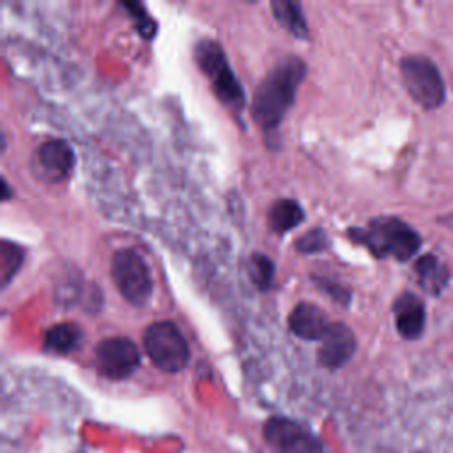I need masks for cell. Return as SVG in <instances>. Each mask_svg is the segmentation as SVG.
Wrapping results in <instances>:
<instances>
[{"mask_svg": "<svg viewBox=\"0 0 453 453\" xmlns=\"http://www.w3.org/2000/svg\"><path fill=\"white\" fill-rule=\"evenodd\" d=\"M304 219V211L303 207L290 198H281L276 200L267 214V221H269V228L274 234H287L292 228H296L299 223H303Z\"/></svg>", "mask_w": 453, "mask_h": 453, "instance_id": "cell-15", "label": "cell"}, {"mask_svg": "<svg viewBox=\"0 0 453 453\" xmlns=\"http://www.w3.org/2000/svg\"><path fill=\"white\" fill-rule=\"evenodd\" d=\"M248 274L253 281V285L260 290L265 292L271 288L273 285V278H274V264L269 257H265L264 253H253L250 257L248 262Z\"/></svg>", "mask_w": 453, "mask_h": 453, "instance_id": "cell-17", "label": "cell"}, {"mask_svg": "<svg viewBox=\"0 0 453 453\" xmlns=\"http://www.w3.org/2000/svg\"><path fill=\"white\" fill-rule=\"evenodd\" d=\"M402 80L409 96L426 110L444 103L446 88L437 65L425 55H407L400 62Z\"/></svg>", "mask_w": 453, "mask_h": 453, "instance_id": "cell-5", "label": "cell"}, {"mask_svg": "<svg viewBox=\"0 0 453 453\" xmlns=\"http://www.w3.org/2000/svg\"><path fill=\"white\" fill-rule=\"evenodd\" d=\"M356 350V336L354 333L342 322H334L329 326L327 333L320 340V347L317 350V361L320 366L327 370H336L343 366Z\"/></svg>", "mask_w": 453, "mask_h": 453, "instance_id": "cell-10", "label": "cell"}, {"mask_svg": "<svg viewBox=\"0 0 453 453\" xmlns=\"http://www.w3.org/2000/svg\"><path fill=\"white\" fill-rule=\"evenodd\" d=\"M195 58L203 74L209 78L216 97L230 110L239 111L244 106V92L221 46L216 41L202 39L195 46Z\"/></svg>", "mask_w": 453, "mask_h": 453, "instance_id": "cell-3", "label": "cell"}, {"mask_svg": "<svg viewBox=\"0 0 453 453\" xmlns=\"http://www.w3.org/2000/svg\"><path fill=\"white\" fill-rule=\"evenodd\" d=\"M271 9L276 21L294 37L308 35V25H306L301 4L290 2V0H273Z\"/></svg>", "mask_w": 453, "mask_h": 453, "instance_id": "cell-16", "label": "cell"}, {"mask_svg": "<svg viewBox=\"0 0 453 453\" xmlns=\"http://www.w3.org/2000/svg\"><path fill=\"white\" fill-rule=\"evenodd\" d=\"M349 235L368 248L375 257H393L400 262L409 260L421 244L419 234L411 225L393 216L375 218L365 228H350Z\"/></svg>", "mask_w": 453, "mask_h": 453, "instance_id": "cell-2", "label": "cell"}, {"mask_svg": "<svg viewBox=\"0 0 453 453\" xmlns=\"http://www.w3.org/2000/svg\"><path fill=\"white\" fill-rule=\"evenodd\" d=\"M329 320L326 317V313L322 311V308H319L313 303H299L292 308L290 315H288V327L290 331L306 340H322L324 334L329 329Z\"/></svg>", "mask_w": 453, "mask_h": 453, "instance_id": "cell-11", "label": "cell"}, {"mask_svg": "<svg viewBox=\"0 0 453 453\" xmlns=\"http://www.w3.org/2000/svg\"><path fill=\"white\" fill-rule=\"evenodd\" d=\"M124 9L133 16V19L136 21V28L140 32V35L150 39L156 32V23L150 19L149 12L145 11V7L142 4H122Z\"/></svg>", "mask_w": 453, "mask_h": 453, "instance_id": "cell-19", "label": "cell"}, {"mask_svg": "<svg viewBox=\"0 0 453 453\" xmlns=\"http://www.w3.org/2000/svg\"><path fill=\"white\" fill-rule=\"evenodd\" d=\"M4 200H9V186H7V182L4 180Z\"/></svg>", "mask_w": 453, "mask_h": 453, "instance_id": "cell-21", "label": "cell"}, {"mask_svg": "<svg viewBox=\"0 0 453 453\" xmlns=\"http://www.w3.org/2000/svg\"><path fill=\"white\" fill-rule=\"evenodd\" d=\"M264 435L278 453H322L320 442L311 432L285 418L269 419Z\"/></svg>", "mask_w": 453, "mask_h": 453, "instance_id": "cell-8", "label": "cell"}, {"mask_svg": "<svg viewBox=\"0 0 453 453\" xmlns=\"http://www.w3.org/2000/svg\"><path fill=\"white\" fill-rule=\"evenodd\" d=\"M74 165V154L67 142L48 140L41 143L34 154L32 168L41 180L60 182L64 180Z\"/></svg>", "mask_w": 453, "mask_h": 453, "instance_id": "cell-9", "label": "cell"}, {"mask_svg": "<svg viewBox=\"0 0 453 453\" xmlns=\"http://www.w3.org/2000/svg\"><path fill=\"white\" fill-rule=\"evenodd\" d=\"M143 349L152 365L166 373H177L189 363V345L170 320L154 322L145 329Z\"/></svg>", "mask_w": 453, "mask_h": 453, "instance_id": "cell-4", "label": "cell"}, {"mask_svg": "<svg viewBox=\"0 0 453 453\" xmlns=\"http://www.w3.org/2000/svg\"><path fill=\"white\" fill-rule=\"evenodd\" d=\"M23 250L9 241H2L0 244V271H2V285L5 287L11 278L18 273L23 262Z\"/></svg>", "mask_w": 453, "mask_h": 453, "instance_id": "cell-18", "label": "cell"}, {"mask_svg": "<svg viewBox=\"0 0 453 453\" xmlns=\"http://www.w3.org/2000/svg\"><path fill=\"white\" fill-rule=\"evenodd\" d=\"M97 372L111 380L129 377L140 365L138 347L126 336H111L99 342L94 349Z\"/></svg>", "mask_w": 453, "mask_h": 453, "instance_id": "cell-7", "label": "cell"}, {"mask_svg": "<svg viewBox=\"0 0 453 453\" xmlns=\"http://www.w3.org/2000/svg\"><path fill=\"white\" fill-rule=\"evenodd\" d=\"M83 331L74 322H60L46 329L42 347L53 354H67L73 352L81 342Z\"/></svg>", "mask_w": 453, "mask_h": 453, "instance_id": "cell-14", "label": "cell"}, {"mask_svg": "<svg viewBox=\"0 0 453 453\" xmlns=\"http://www.w3.org/2000/svg\"><path fill=\"white\" fill-rule=\"evenodd\" d=\"M306 76V64L290 55L280 60L260 81L251 103V115L255 122L271 131L283 120L287 110L294 104L296 92Z\"/></svg>", "mask_w": 453, "mask_h": 453, "instance_id": "cell-1", "label": "cell"}, {"mask_svg": "<svg viewBox=\"0 0 453 453\" xmlns=\"http://www.w3.org/2000/svg\"><path fill=\"white\" fill-rule=\"evenodd\" d=\"M111 280L120 296L133 306H143L152 296V276L143 257L131 248L111 257Z\"/></svg>", "mask_w": 453, "mask_h": 453, "instance_id": "cell-6", "label": "cell"}, {"mask_svg": "<svg viewBox=\"0 0 453 453\" xmlns=\"http://www.w3.org/2000/svg\"><path fill=\"white\" fill-rule=\"evenodd\" d=\"M395 324L398 333L407 340H416L421 336L425 327V304L419 297L411 292L402 294L395 304Z\"/></svg>", "mask_w": 453, "mask_h": 453, "instance_id": "cell-12", "label": "cell"}, {"mask_svg": "<svg viewBox=\"0 0 453 453\" xmlns=\"http://www.w3.org/2000/svg\"><path fill=\"white\" fill-rule=\"evenodd\" d=\"M327 235L322 228H313L310 232H306L304 235H301L296 242V248L301 253H319L322 250H326L327 246Z\"/></svg>", "mask_w": 453, "mask_h": 453, "instance_id": "cell-20", "label": "cell"}, {"mask_svg": "<svg viewBox=\"0 0 453 453\" xmlns=\"http://www.w3.org/2000/svg\"><path fill=\"white\" fill-rule=\"evenodd\" d=\"M418 281L421 285L423 290H426L428 294H441L442 288L446 287L448 280H449V271L448 267L432 253L423 255L416 265H414Z\"/></svg>", "mask_w": 453, "mask_h": 453, "instance_id": "cell-13", "label": "cell"}]
</instances>
